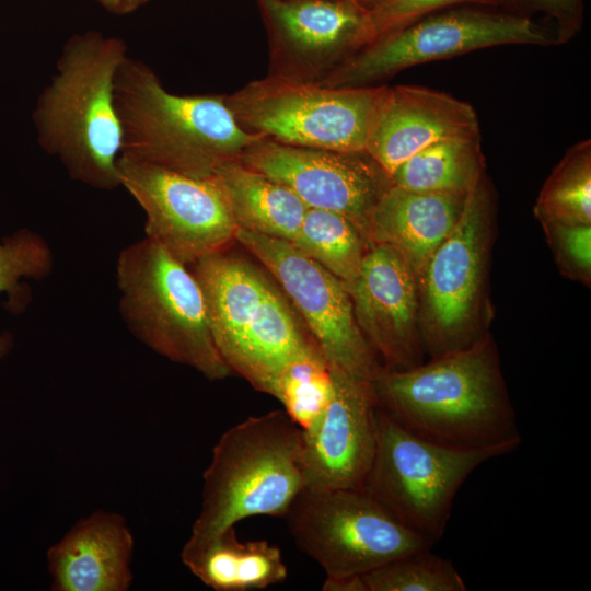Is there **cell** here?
<instances>
[{"instance_id": "6da1fadb", "label": "cell", "mask_w": 591, "mask_h": 591, "mask_svg": "<svg viewBox=\"0 0 591 591\" xmlns=\"http://www.w3.org/2000/svg\"><path fill=\"white\" fill-rule=\"evenodd\" d=\"M372 387L379 409L426 440L466 449L521 442L489 334L428 363L383 368Z\"/></svg>"}, {"instance_id": "7a4b0ae2", "label": "cell", "mask_w": 591, "mask_h": 591, "mask_svg": "<svg viewBox=\"0 0 591 591\" xmlns=\"http://www.w3.org/2000/svg\"><path fill=\"white\" fill-rule=\"evenodd\" d=\"M114 105L121 155L190 177H211L263 137L237 124L223 95L173 94L150 67L129 57L115 74Z\"/></svg>"}, {"instance_id": "3957f363", "label": "cell", "mask_w": 591, "mask_h": 591, "mask_svg": "<svg viewBox=\"0 0 591 591\" xmlns=\"http://www.w3.org/2000/svg\"><path fill=\"white\" fill-rule=\"evenodd\" d=\"M126 57L118 37L96 31L73 36L34 114L40 146L58 157L73 179L99 189L120 186L121 128L114 80Z\"/></svg>"}, {"instance_id": "277c9868", "label": "cell", "mask_w": 591, "mask_h": 591, "mask_svg": "<svg viewBox=\"0 0 591 591\" xmlns=\"http://www.w3.org/2000/svg\"><path fill=\"white\" fill-rule=\"evenodd\" d=\"M302 447V429L285 410L227 429L212 448L200 511L181 552L202 547L246 518H283L304 488Z\"/></svg>"}, {"instance_id": "5b68a950", "label": "cell", "mask_w": 591, "mask_h": 591, "mask_svg": "<svg viewBox=\"0 0 591 591\" xmlns=\"http://www.w3.org/2000/svg\"><path fill=\"white\" fill-rule=\"evenodd\" d=\"M116 280L121 316L139 341L208 380L232 373L215 344L201 287L187 265L146 236L119 253Z\"/></svg>"}, {"instance_id": "8992f818", "label": "cell", "mask_w": 591, "mask_h": 591, "mask_svg": "<svg viewBox=\"0 0 591 591\" xmlns=\"http://www.w3.org/2000/svg\"><path fill=\"white\" fill-rule=\"evenodd\" d=\"M376 450L361 487L432 543L444 533L455 496L483 463L519 444L455 448L420 438L378 408Z\"/></svg>"}, {"instance_id": "52a82bcc", "label": "cell", "mask_w": 591, "mask_h": 591, "mask_svg": "<svg viewBox=\"0 0 591 591\" xmlns=\"http://www.w3.org/2000/svg\"><path fill=\"white\" fill-rule=\"evenodd\" d=\"M384 89L331 88L268 74L223 97L251 134L296 147L367 152Z\"/></svg>"}, {"instance_id": "ba28073f", "label": "cell", "mask_w": 591, "mask_h": 591, "mask_svg": "<svg viewBox=\"0 0 591 591\" xmlns=\"http://www.w3.org/2000/svg\"><path fill=\"white\" fill-rule=\"evenodd\" d=\"M493 217L490 190L483 178L467 194L459 221L417 278L420 334L431 358L466 348L485 335Z\"/></svg>"}, {"instance_id": "9c48e42d", "label": "cell", "mask_w": 591, "mask_h": 591, "mask_svg": "<svg viewBox=\"0 0 591 591\" xmlns=\"http://www.w3.org/2000/svg\"><path fill=\"white\" fill-rule=\"evenodd\" d=\"M283 519L326 578L362 576L433 545L362 488H303Z\"/></svg>"}, {"instance_id": "30bf717a", "label": "cell", "mask_w": 591, "mask_h": 591, "mask_svg": "<svg viewBox=\"0 0 591 591\" xmlns=\"http://www.w3.org/2000/svg\"><path fill=\"white\" fill-rule=\"evenodd\" d=\"M558 43L530 18L475 9L438 11L362 47L333 69L320 84L331 88L370 83L420 63L500 45Z\"/></svg>"}, {"instance_id": "8fae6325", "label": "cell", "mask_w": 591, "mask_h": 591, "mask_svg": "<svg viewBox=\"0 0 591 591\" xmlns=\"http://www.w3.org/2000/svg\"><path fill=\"white\" fill-rule=\"evenodd\" d=\"M235 241L280 283L326 363L372 382L384 367L357 324L345 282L289 241L240 228Z\"/></svg>"}, {"instance_id": "7c38bea8", "label": "cell", "mask_w": 591, "mask_h": 591, "mask_svg": "<svg viewBox=\"0 0 591 591\" xmlns=\"http://www.w3.org/2000/svg\"><path fill=\"white\" fill-rule=\"evenodd\" d=\"M117 173L146 213V236L183 264L194 265L235 241L237 225L212 177H190L121 154Z\"/></svg>"}, {"instance_id": "4fadbf2b", "label": "cell", "mask_w": 591, "mask_h": 591, "mask_svg": "<svg viewBox=\"0 0 591 591\" xmlns=\"http://www.w3.org/2000/svg\"><path fill=\"white\" fill-rule=\"evenodd\" d=\"M240 160L287 186L308 208L347 217L367 242L370 213L393 186L391 176L367 152L296 147L260 137Z\"/></svg>"}, {"instance_id": "5bb4252c", "label": "cell", "mask_w": 591, "mask_h": 591, "mask_svg": "<svg viewBox=\"0 0 591 591\" xmlns=\"http://www.w3.org/2000/svg\"><path fill=\"white\" fill-rule=\"evenodd\" d=\"M269 45V74L320 82L370 43L368 7L355 0H256Z\"/></svg>"}, {"instance_id": "9a60e30c", "label": "cell", "mask_w": 591, "mask_h": 591, "mask_svg": "<svg viewBox=\"0 0 591 591\" xmlns=\"http://www.w3.org/2000/svg\"><path fill=\"white\" fill-rule=\"evenodd\" d=\"M328 368L326 405L302 430L304 488H361L376 450L378 405L372 382Z\"/></svg>"}, {"instance_id": "2e32d148", "label": "cell", "mask_w": 591, "mask_h": 591, "mask_svg": "<svg viewBox=\"0 0 591 591\" xmlns=\"http://www.w3.org/2000/svg\"><path fill=\"white\" fill-rule=\"evenodd\" d=\"M347 289L357 324L384 368L422 363L417 277L396 250L372 245Z\"/></svg>"}, {"instance_id": "e0dca14e", "label": "cell", "mask_w": 591, "mask_h": 591, "mask_svg": "<svg viewBox=\"0 0 591 591\" xmlns=\"http://www.w3.org/2000/svg\"><path fill=\"white\" fill-rule=\"evenodd\" d=\"M477 132L478 118L468 103L424 86H385L366 151L391 176L431 143Z\"/></svg>"}, {"instance_id": "ac0fdd59", "label": "cell", "mask_w": 591, "mask_h": 591, "mask_svg": "<svg viewBox=\"0 0 591 591\" xmlns=\"http://www.w3.org/2000/svg\"><path fill=\"white\" fill-rule=\"evenodd\" d=\"M135 538L127 519L96 509L80 518L46 553L53 591H128Z\"/></svg>"}, {"instance_id": "d6986e66", "label": "cell", "mask_w": 591, "mask_h": 591, "mask_svg": "<svg viewBox=\"0 0 591 591\" xmlns=\"http://www.w3.org/2000/svg\"><path fill=\"white\" fill-rule=\"evenodd\" d=\"M466 196L415 192L393 184L370 213L368 243L392 246L418 278L459 221Z\"/></svg>"}, {"instance_id": "ffe728a7", "label": "cell", "mask_w": 591, "mask_h": 591, "mask_svg": "<svg viewBox=\"0 0 591 591\" xmlns=\"http://www.w3.org/2000/svg\"><path fill=\"white\" fill-rule=\"evenodd\" d=\"M192 271L202 290L215 344L231 370L271 283L251 264L224 252L198 260Z\"/></svg>"}, {"instance_id": "44dd1931", "label": "cell", "mask_w": 591, "mask_h": 591, "mask_svg": "<svg viewBox=\"0 0 591 591\" xmlns=\"http://www.w3.org/2000/svg\"><path fill=\"white\" fill-rule=\"evenodd\" d=\"M237 228L291 242L308 207L287 186L240 159L219 165L212 176Z\"/></svg>"}, {"instance_id": "7402d4cb", "label": "cell", "mask_w": 591, "mask_h": 591, "mask_svg": "<svg viewBox=\"0 0 591 591\" xmlns=\"http://www.w3.org/2000/svg\"><path fill=\"white\" fill-rule=\"evenodd\" d=\"M315 349L312 338L303 334L283 298L270 285L231 370L257 391L275 396L286 368Z\"/></svg>"}, {"instance_id": "603a6c76", "label": "cell", "mask_w": 591, "mask_h": 591, "mask_svg": "<svg viewBox=\"0 0 591 591\" xmlns=\"http://www.w3.org/2000/svg\"><path fill=\"white\" fill-rule=\"evenodd\" d=\"M181 560L215 591L262 590L288 577L278 546L266 540L241 541L234 526L198 549L181 552Z\"/></svg>"}, {"instance_id": "cb8c5ba5", "label": "cell", "mask_w": 591, "mask_h": 591, "mask_svg": "<svg viewBox=\"0 0 591 591\" xmlns=\"http://www.w3.org/2000/svg\"><path fill=\"white\" fill-rule=\"evenodd\" d=\"M483 173L477 132L431 143L403 162L391 179L409 190L466 195L484 178Z\"/></svg>"}, {"instance_id": "d4e9b609", "label": "cell", "mask_w": 591, "mask_h": 591, "mask_svg": "<svg viewBox=\"0 0 591 591\" xmlns=\"http://www.w3.org/2000/svg\"><path fill=\"white\" fill-rule=\"evenodd\" d=\"M291 243L322 265L347 288L357 278L370 245L347 217L308 208Z\"/></svg>"}, {"instance_id": "484cf974", "label": "cell", "mask_w": 591, "mask_h": 591, "mask_svg": "<svg viewBox=\"0 0 591 591\" xmlns=\"http://www.w3.org/2000/svg\"><path fill=\"white\" fill-rule=\"evenodd\" d=\"M542 221L591 225V143L572 146L545 181L534 205Z\"/></svg>"}, {"instance_id": "4316f807", "label": "cell", "mask_w": 591, "mask_h": 591, "mask_svg": "<svg viewBox=\"0 0 591 591\" xmlns=\"http://www.w3.org/2000/svg\"><path fill=\"white\" fill-rule=\"evenodd\" d=\"M367 591H465L466 584L451 560L431 548L391 560L362 575Z\"/></svg>"}, {"instance_id": "83f0119b", "label": "cell", "mask_w": 591, "mask_h": 591, "mask_svg": "<svg viewBox=\"0 0 591 591\" xmlns=\"http://www.w3.org/2000/svg\"><path fill=\"white\" fill-rule=\"evenodd\" d=\"M329 392V368L321 352L315 349L286 368L274 397L304 430L322 413Z\"/></svg>"}, {"instance_id": "f1b7e54d", "label": "cell", "mask_w": 591, "mask_h": 591, "mask_svg": "<svg viewBox=\"0 0 591 591\" xmlns=\"http://www.w3.org/2000/svg\"><path fill=\"white\" fill-rule=\"evenodd\" d=\"M561 275L590 286L591 225L541 222Z\"/></svg>"}, {"instance_id": "f546056e", "label": "cell", "mask_w": 591, "mask_h": 591, "mask_svg": "<svg viewBox=\"0 0 591 591\" xmlns=\"http://www.w3.org/2000/svg\"><path fill=\"white\" fill-rule=\"evenodd\" d=\"M462 3L500 5L503 0H381L368 8L370 43L426 15Z\"/></svg>"}, {"instance_id": "4dcf8cb0", "label": "cell", "mask_w": 591, "mask_h": 591, "mask_svg": "<svg viewBox=\"0 0 591 591\" xmlns=\"http://www.w3.org/2000/svg\"><path fill=\"white\" fill-rule=\"evenodd\" d=\"M51 268L48 245L37 234L20 231L0 243V275L16 271L39 279Z\"/></svg>"}, {"instance_id": "1f68e13d", "label": "cell", "mask_w": 591, "mask_h": 591, "mask_svg": "<svg viewBox=\"0 0 591 591\" xmlns=\"http://www.w3.org/2000/svg\"><path fill=\"white\" fill-rule=\"evenodd\" d=\"M537 10L554 18L558 25V42L570 38L582 22V0H503Z\"/></svg>"}, {"instance_id": "d6a6232c", "label": "cell", "mask_w": 591, "mask_h": 591, "mask_svg": "<svg viewBox=\"0 0 591 591\" xmlns=\"http://www.w3.org/2000/svg\"><path fill=\"white\" fill-rule=\"evenodd\" d=\"M23 276L20 273L12 271L0 275V293L7 292L10 297V303L14 305L21 304L20 299L22 291L19 286V279ZM12 347V338L9 334L0 336V358L4 357Z\"/></svg>"}, {"instance_id": "836d02e7", "label": "cell", "mask_w": 591, "mask_h": 591, "mask_svg": "<svg viewBox=\"0 0 591 591\" xmlns=\"http://www.w3.org/2000/svg\"><path fill=\"white\" fill-rule=\"evenodd\" d=\"M322 589L324 591H367L362 576H344L325 578Z\"/></svg>"}, {"instance_id": "e575fe53", "label": "cell", "mask_w": 591, "mask_h": 591, "mask_svg": "<svg viewBox=\"0 0 591 591\" xmlns=\"http://www.w3.org/2000/svg\"><path fill=\"white\" fill-rule=\"evenodd\" d=\"M107 11L114 14H128L150 0H97Z\"/></svg>"}, {"instance_id": "d590c367", "label": "cell", "mask_w": 591, "mask_h": 591, "mask_svg": "<svg viewBox=\"0 0 591 591\" xmlns=\"http://www.w3.org/2000/svg\"><path fill=\"white\" fill-rule=\"evenodd\" d=\"M359 3L366 5V7H371L373 5L374 3L381 1V0H357Z\"/></svg>"}, {"instance_id": "8d00e7d4", "label": "cell", "mask_w": 591, "mask_h": 591, "mask_svg": "<svg viewBox=\"0 0 591 591\" xmlns=\"http://www.w3.org/2000/svg\"><path fill=\"white\" fill-rule=\"evenodd\" d=\"M355 1H357V0H355ZM357 2H358V1H357Z\"/></svg>"}]
</instances>
